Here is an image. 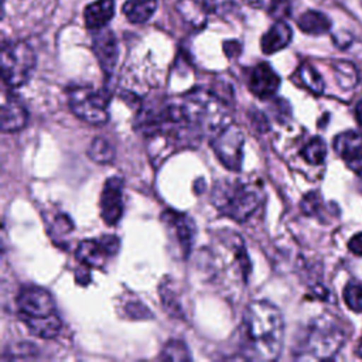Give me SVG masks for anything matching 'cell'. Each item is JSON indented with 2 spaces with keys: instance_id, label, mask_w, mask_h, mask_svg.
Masks as SVG:
<instances>
[{
  "instance_id": "1",
  "label": "cell",
  "mask_w": 362,
  "mask_h": 362,
  "mask_svg": "<svg viewBox=\"0 0 362 362\" xmlns=\"http://www.w3.org/2000/svg\"><path fill=\"white\" fill-rule=\"evenodd\" d=\"M240 349L243 356L256 361H273L280 355L284 320L281 311L266 300L252 301L240 325Z\"/></svg>"
},
{
  "instance_id": "2",
  "label": "cell",
  "mask_w": 362,
  "mask_h": 362,
  "mask_svg": "<svg viewBox=\"0 0 362 362\" xmlns=\"http://www.w3.org/2000/svg\"><path fill=\"white\" fill-rule=\"evenodd\" d=\"M17 314L28 331L42 339L55 338L62 327L57 304L42 287L24 286L16 298Z\"/></svg>"
},
{
  "instance_id": "3",
  "label": "cell",
  "mask_w": 362,
  "mask_h": 362,
  "mask_svg": "<svg viewBox=\"0 0 362 362\" xmlns=\"http://www.w3.org/2000/svg\"><path fill=\"white\" fill-rule=\"evenodd\" d=\"M182 115L191 130L199 137H214L230 123L226 102L215 92L192 89L180 99Z\"/></svg>"
},
{
  "instance_id": "4",
  "label": "cell",
  "mask_w": 362,
  "mask_h": 362,
  "mask_svg": "<svg viewBox=\"0 0 362 362\" xmlns=\"http://www.w3.org/2000/svg\"><path fill=\"white\" fill-rule=\"evenodd\" d=\"M262 182L249 180H219L212 189V204L225 216L245 222L259 208Z\"/></svg>"
},
{
  "instance_id": "5",
  "label": "cell",
  "mask_w": 362,
  "mask_h": 362,
  "mask_svg": "<svg viewBox=\"0 0 362 362\" xmlns=\"http://www.w3.org/2000/svg\"><path fill=\"white\" fill-rule=\"evenodd\" d=\"M344 342V334L328 318L314 320L297 349V358L301 359H331Z\"/></svg>"
},
{
  "instance_id": "6",
  "label": "cell",
  "mask_w": 362,
  "mask_h": 362,
  "mask_svg": "<svg viewBox=\"0 0 362 362\" xmlns=\"http://www.w3.org/2000/svg\"><path fill=\"white\" fill-rule=\"evenodd\" d=\"M0 68L3 82L10 88L24 85L35 68V54L24 41H4L1 45Z\"/></svg>"
},
{
  "instance_id": "7",
  "label": "cell",
  "mask_w": 362,
  "mask_h": 362,
  "mask_svg": "<svg viewBox=\"0 0 362 362\" xmlns=\"http://www.w3.org/2000/svg\"><path fill=\"white\" fill-rule=\"evenodd\" d=\"M68 103L76 117L89 124H103L109 120V96L90 86L78 85L68 90Z\"/></svg>"
},
{
  "instance_id": "8",
  "label": "cell",
  "mask_w": 362,
  "mask_h": 362,
  "mask_svg": "<svg viewBox=\"0 0 362 362\" xmlns=\"http://www.w3.org/2000/svg\"><path fill=\"white\" fill-rule=\"evenodd\" d=\"M212 150L218 160L230 171H239L243 160L245 136L233 123L225 126L216 136L212 137Z\"/></svg>"
},
{
  "instance_id": "9",
  "label": "cell",
  "mask_w": 362,
  "mask_h": 362,
  "mask_svg": "<svg viewBox=\"0 0 362 362\" xmlns=\"http://www.w3.org/2000/svg\"><path fill=\"white\" fill-rule=\"evenodd\" d=\"M161 221L170 230L171 238L175 240L181 256L187 257L194 243L195 238V223L194 221L182 212L167 209L161 214Z\"/></svg>"
},
{
  "instance_id": "10",
  "label": "cell",
  "mask_w": 362,
  "mask_h": 362,
  "mask_svg": "<svg viewBox=\"0 0 362 362\" xmlns=\"http://www.w3.org/2000/svg\"><path fill=\"white\" fill-rule=\"evenodd\" d=\"M123 187L124 182L120 177H109L100 194V216L110 226L116 225L123 215Z\"/></svg>"
},
{
  "instance_id": "11",
  "label": "cell",
  "mask_w": 362,
  "mask_h": 362,
  "mask_svg": "<svg viewBox=\"0 0 362 362\" xmlns=\"http://www.w3.org/2000/svg\"><path fill=\"white\" fill-rule=\"evenodd\" d=\"M92 48L102 71L106 75H110L116 66L119 57V48L115 34L106 27L98 30V33L93 35Z\"/></svg>"
},
{
  "instance_id": "12",
  "label": "cell",
  "mask_w": 362,
  "mask_h": 362,
  "mask_svg": "<svg viewBox=\"0 0 362 362\" xmlns=\"http://www.w3.org/2000/svg\"><path fill=\"white\" fill-rule=\"evenodd\" d=\"M247 85L255 96L259 99H269L277 92L280 76L267 62H260L250 71Z\"/></svg>"
},
{
  "instance_id": "13",
  "label": "cell",
  "mask_w": 362,
  "mask_h": 362,
  "mask_svg": "<svg viewBox=\"0 0 362 362\" xmlns=\"http://www.w3.org/2000/svg\"><path fill=\"white\" fill-rule=\"evenodd\" d=\"M28 120V112L24 105L14 96L7 98L1 105L0 126L1 132L13 133L25 127Z\"/></svg>"
},
{
  "instance_id": "14",
  "label": "cell",
  "mask_w": 362,
  "mask_h": 362,
  "mask_svg": "<svg viewBox=\"0 0 362 362\" xmlns=\"http://www.w3.org/2000/svg\"><path fill=\"white\" fill-rule=\"evenodd\" d=\"M291 38H293V31L290 25L286 21L279 20L263 34L260 41L262 51L264 54L279 52L280 49L286 48L290 44Z\"/></svg>"
},
{
  "instance_id": "15",
  "label": "cell",
  "mask_w": 362,
  "mask_h": 362,
  "mask_svg": "<svg viewBox=\"0 0 362 362\" xmlns=\"http://www.w3.org/2000/svg\"><path fill=\"white\" fill-rule=\"evenodd\" d=\"M115 16V0H96L86 6L83 11L85 25L88 30L98 31L105 28Z\"/></svg>"
},
{
  "instance_id": "16",
  "label": "cell",
  "mask_w": 362,
  "mask_h": 362,
  "mask_svg": "<svg viewBox=\"0 0 362 362\" xmlns=\"http://www.w3.org/2000/svg\"><path fill=\"white\" fill-rule=\"evenodd\" d=\"M75 256L86 267H102L106 259L112 255L103 245L102 239L99 240L86 239L78 245Z\"/></svg>"
},
{
  "instance_id": "17",
  "label": "cell",
  "mask_w": 362,
  "mask_h": 362,
  "mask_svg": "<svg viewBox=\"0 0 362 362\" xmlns=\"http://www.w3.org/2000/svg\"><path fill=\"white\" fill-rule=\"evenodd\" d=\"M335 151L346 161L362 160V134L356 132L339 133L334 140Z\"/></svg>"
},
{
  "instance_id": "18",
  "label": "cell",
  "mask_w": 362,
  "mask_h": 362,
  "mask_svg": "<svg viewBox=\"0 0 362 362\" xmlns=\"http://www.w3.org/2000/svg\"><path fill=\"white\" fill-rule=\"evenodd\" d=\"M158 6L157 0H127L123 4V14L130 23L141 24L151 18Z\"/></svg>"
},
{
  "instance_id": "19",
  "label": "cell",
  "mask_w": 362,
  "mask_h": 362,
  "mask_svg": "<svg viewBox=\"0 0 362 362\" xmlns=\"http://www.w3.org/2000/svg\"><path fill=\"white\" fill-rule=\"evenodd\" d=\"M297 25L303 33H307L311 35H320L327 33L331 28V20L321 11L307 10L298 17Z\"/></svg>"
},
{
  "instance_id": "20",
  "label": "cell",
  "mask_w": 362,
  "mask_h": 362,
  "mask_svg": "<svg viewBox=\"0 0 362 362\" xmlns=\"http://www.w3.org/2000/svg\"><path fill=\"white\" fill-rule=\"evenodd\" d=\"M206 4L197 3L195 0H182L178 4V11L182 14V17L189 21L194 27H202L206 20Z\"/></svg>"
},
{
  "instance_id": "21",
  "label": "cell",
  "mask_w": 362,
  "mask_h": 362,
  "mask_svg": "<svg viewBox=\"0 0 362 362\" xmlns=\"http://www.w3.org/2000/svg\"><path fill=\"white\" fill-rule=\"evenodd\" d=\"M88 156L98 164H107L115 158V148L106 139L95 137L88 148Z\"/></svg>"
},
{
  "instance_id": "22",
  "label": "cell",
  "mask_w": 362,
  "mask_h": 362,
  "mask_svg": "<svg viewBox=\"0 0 362 362\" xmlns=\"http://www.w3.org/2000/svg\"><path fill=\"white\" fill-rule=\"evenodd\" d=\"M297 75L300 78V81L303 82V85L310 89L313 93H322L324 92V81L321 78V75L317 72V69L314 66H311L310 64L304 62L300 65Z\"/></svg>"
},
{
  "instance_id": "23",
  "label": "cell",
  "mask_w": 362,
  "mask_h": 362,
  "mask_svg": "<svg viewBox=\"0 0 362 362\" xmlns=\"http://www.w3.org/2000/svg\"><path fill=\"white\" fill-rule=\"evenodd\" d=\"M160 359L163 361H191V354L181 339H170L161 349Z\"/></svg>"
},
{
  "instance_id": "24",
  "label": "cell",
  "mask_w": 362,
  "mask_h": 362,
  "mask_svg": "<svg viewBox=\"0 0 362 362\" xmlns=\"http://www.w3.org/2000/svg\"><path fill=\"white\" fill-rule=\"evenodd\" d=\"M301 156L304 157V160L310 164H321L327 156V147L325 143L320 139V137H314L311 139L304 148L301 150Z\"/></svg>"
},
{
  "instance_id": "25",
  "label": "cell",
  "mask_w": 362,
  "mask_h": 362,
  "mask_svg": "<svg viewBox=\"0 0 362 362\" xmlns=\"http://www.w3.org/2000/svg\"><path fill=\"white\" fill-rule=\"evenodd\" d=\"M255 7L266 8L276 18L287 17L291 13V0H246Z\"/></svg>"
},
{
  "instance_id": "26",
  "label": "cell",
  "mask_w": 362,
  "mask_h": 362,
  "mask_svg": "<svg viewBox=\"0 0 362 362\" xmlns=\"http://www.w3.org/2000/svg\"><path fill=\"white\" fill-rule=\"evenodd\" d=\"M344 300L346 305L356 313H362V284L349 283L344 288Z\"/></svg>"
},
{
  "instance_id": "27",
  "label": "cell",
  "mask_w": 362,
  "mask_h": 362,
  "mask_svg": "<svg viewBox=\"0 0 362 362\" xmlns=\"http://www.w3.org/2000/svg\"><path fill=\"white\" fill-rule=\"evenodd\" d=\"M4 354H8L10 359H33L38 351L35 345L31 344H18L16 346H11V349H6Z\"/></svg>"
},
{
  "instance_id": "28",
  "label": "cell",
  "mask_w": 362,
  "mask_h": 362,
  "mask_svg": "<svg viewBox=\"0 0 362 362\" xmlns=\"http://www.w3.org/2000/svg\"><path fill=\"white\" fill-rule=\"evenodd\" d=\"M348 247H349V250H351L354 255L362 256V232H361V233H356L355 236H352V239H351L349 243H348Z\"/></svg>"
},
{
  "instance_id": "29",
  "label": "cell",
  "mask_w": 362,
  "mask_h": 362,
  "mask_svg": "<svg viewBox=\"0 0 362 362\" xmlns=\"http://www.w3.org/2000/svg\"><path fill=\"white\" fill-rule=\"evenodd\" d=\"M232 0H208L206 7L212 8L214 11H221L226 10V6H232Z\"/></svg>"
},
{
  "instance_id": "30",
  "label": "cell",
  "mask_w": 362,
  "mask_h": 362,
  "mask_svg": "<svg viewBox=\"0 0 362 362\" xmlns=\"http://www.w3.org/2000/svg\"><path fill=\"white\" fill-rule=\"evenodd\" d=\"M75 279L78 281V284H88V281L90 280V274L88 273V270H83V269H78L76 273H75Z\"/></svg>"
},
{
  "instance_id": "31",
  "label": "cell",
  "mask_w": 362,
  "mask_h": 362,
  "mask_svg": "<svg viewBox=\"0 0 362 362\" xmlns=\"http://www.w3.org/2000/svg\"><path fill=\"white\" fill-rule=\"evenodd\" d=\"M356 119L362 124V100L356 105Z\"/></svg>"
},
{
  "instance_id": "32",
  "label": "cell",
  "mask_w": 362,
  "mask_h": 362,
  "mask_svg": "<svg viewBox=\"0 0 362 362\" xmlns=\"http://www.w3.org/2000/svg\"><path fill=\"white\" fill-rule=\"evenodd\" d=\"M358 355L362 358V339L359 342V346H358Z\"/></svg>"
}]
</instances>
